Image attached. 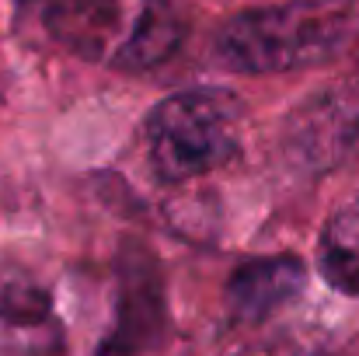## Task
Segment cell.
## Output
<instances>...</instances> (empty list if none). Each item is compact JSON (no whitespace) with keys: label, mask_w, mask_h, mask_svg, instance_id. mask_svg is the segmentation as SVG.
<instances>
[{"label":"cell","mask_w":359,"mask_h":356,"mask_svg":"<svg viewBox=\"0 0 359 356\" xmlns=\"http://www.w3.org/2000/svg\"><path fill=\"white\" fill-rule=\"evenodd\" d=\"M307 283V265L297 255H272L244 262L227 283V304L241 322H265L286 308Z\"/></svg>","instance_id":"3957f363"},{"label":"cell","mask_w":359,"mask_h":356,"mask_svg":"<svg viewBox=\"0 0 359 356\" xmlns=\"http://www.w3.org/2000/svg\"><path fill=\"white\" fill-rule=\"evenodd\" d=\"M49 315V301L39 286L18 283V279H0V322L11 325H39Z\"/></svg>","instance_id":"8992f818"},{"label":"cell","mask_w":359,"mask_h":356,"mask_svg":"<svg viewBox=\"0 0 359 356\" xmlns=\"http://www.w3.org/2000/svg\"><path fill=\"white\" fill-rule=\"evenodd\" d=\"M143 136L154 171L164 182H189L238 157L241 102L220 88L171 95L150 112Z\"/></svg>","instance_id":"7a4b0ae2"},{"label":"cell","mask_w":359,"mask_h":356,"mask_svg":"<svg viewBox=\"0 0 359 356\" xmlns=\"http://www.w3.org/2000/svg\"><path fill=\"white\" fill-rule=\"evenodd\" d=\"M346 35L349 18L342 14L311 4H276L231 18L217 35V53L220 63L241 74H283L332 60Z\"/></svg>","instance_id":"6da1fadb"},{"label":"cell","mask_w":359,"mask_h":356,"mask_svg":"<svg viewBox=\"0 0 359 356\" xmlns=\"http://www.w3.org/2000/svg\"><path fill=\"white\" fill-rule=\"evenodd\" d=\"M318 269L332 290L359 297V192L328 217L318 241Z\"/></svg>","instance_id":"277c9868"},{"label":"cell","mask_w":359,"mask_h":356,"mask_svg":"<svg viewBox=\"0 0 359 356\" xmlns=\"http://www.w3.org/2000/svg\"><path fill=\"white\" fill-rule=\"evenodd\" d=\"M116 18H119L116 0H46L49 28L63 42H70L84 53H95L109 42Z\"/></svg>","instance_id":"5b68a950"}]
</instances>
